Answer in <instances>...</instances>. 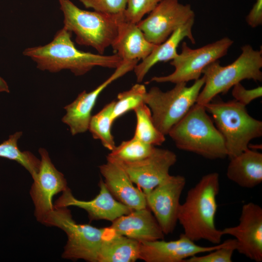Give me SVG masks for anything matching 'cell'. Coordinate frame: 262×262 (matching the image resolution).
Segmentation results:
<instances>
[{
    "instance_id": "cell-1",
    "label": "cell",
    "mask_w": 262,
    "mask_h": 262,
    "mask_svg": "<svg viewBox=\"0 0 262 262\" xmlns=\"http://www.w3.org/2000/svg\"><path fill=\"white\" fill-rule=\"evenodd\" d=\"M219 190V174L208 173L188 190L185 201L180 204L178 222L184 234L192 241L204 240L213 245L221 243L224 235L215 224Z\"/></svg>"
},
{
    "instance_id": "cell-2",
    "label": "cell",
    "mask_w": 262,
    "mask_h": 262,
    "mask_svg": "<svg viewBox=\"0 0 262 262\" xmlns=\"http://www.w3.org/2000/svg\"><path fill=\"white\" fill-rule=\"evenodd\" d=\"M71 36L72 33L63 27L49 43L27 48L23 54L35 62L40 70L57 72L69 69L76 76L84 75L95 66L116 68L122 62L115 53L103 55L78 49Z\"/></svg>"
},
{
    "instance_id": "cell-3",
    "label": "cell",
    "mask_w": 262,
    "mask_h": 262,
    "mask_svg": "<svg viewBox=\"0 0 262 262\" xmlns=\"http://www.w3.org/2000/svg\"><path fill=\"white\" fill-rule=\"evenodd\" d=\"M168 135L176 147L210 160L227 157L225 142L203 105L196 103Z\"/></svg>"
},
{
    "instance_id": "cell-4",
    "label": "cell",
    "mask_w": 262,
    "mask_h": 262,
    "mask_svg": "<svg viewBox=\"0 0 262 262\" xmlns=\"http://www.w3.org/2000/svg\"><path fill=\"white\" fill-rule=\"evenodd\" d=\"M224 137L230 159L249 148L250 142L262 136V122L252 117L236 100L211 101L203 105Z\"/></svg>"
},
{
    "instance_id": "cell-5",
    "label": "cell",
    "mask_w": 262,
    "mask_h": 262,
    "mask_svg": "<svg viewBox=\"0 0 262 262\" xmlns=\"http://www.w3.org/2000/svg\"><path fill=\"white\" fill-rule=\"evenodd\" d=\"M242 52L232 63L222 66L219 60L207 66L202 70L204 84L196 103L204 105L219 94H225L244 80L262 81V50L253 49L248 44L241 48Z\"/></svg>"
},
{
    "instance_id": "cell-6",
    "label": "cell",
    "mask_w": 262,
    "mask_h": 262,
    "mask_svg": "<svg viewBox=\"0 0 262 262\" xmlns=\"http://www.w3.org/2000/svg\"><path fill=\"white\" fill-rule=\"evenodd\" d=\"M64 15V28L75 34L80 45L93 48L102 54L115 40L124 13L111 15L78 8L70 0H58Z\"/></svg>"
},
{
    "instance_id": "cell-7",
    "label": "cell",
    "mask_w": 262,
    "mask_h": 262,
    "mask_svg": "<svg viewBox=\"0 0 262 262\" xmlns=\"http://www.w3.org/2000/svg\"><path fill=\"white\" fill-rule=\"evenodd\" d=\"M42 223L66 232L67 241L62 257L71 260L98 262L103 243L112 231L109 227L98 228L77 223L67 207H54Z\"/></svg>"
},
{
    "instance_id": "cell-8",
    "label": "cell",
    "mask_w": 262,
    "mask_h": 262,
    "mask_svg": "<svg viewBox=\"0 0 262 262\" xmlns=\"http://www.w3.org/2000/svg\"><path fill=\"white\" fill-rule=\"evenodd\" d=\"M204 84L203 76L190 86H187L186 82H180L165 92L157 86L147 92L144 102L150 109L154 124L161 132L168 135L172 128L196 103Z\"/></svg>"
},
{
    "instance_id": "cell-9",
    "label": "cell",
    "mask_w": 262,
    "mask_h": 262,
    "mask_svg": "<svg viewBox=\"0 0 262 262\" xmlns=\"http://www.w3.org/2000/svg\"><path fill=\"white\" fill-rule=\"evenodd\" d=\"M233 41L228 37L197 49H191L185 42L181 46V52L170 62L175 67L171 74L154 76L150 82L158 83L186 82L200 78L203 69L210 63L226 55Z\"/></svg>"
},
{
    "instance_id": "cell-10",
    "label": "cell",
    "mask_w": 262,
    "mask_h": 262,
    "mask_svg": "<svg viewBox=\"0 0 262 262\" xmlns=\"http://www.w3.org/2000/svg\"><path fill=\"white\" fill-rule=\"evenodd\" d=\"M149 14L137 25L147 41L156 45L164 42L178 28L195 17L191 5L182 4L179 0H162Z\"/></svg>"
},
{
    "instance_id": "cell-11",
    "label": "cell",
    "mask_w": 262,
    "mask_h": 262,
    "mask_svg": "<svg viewBox=\"0 0 262 262\" xmlns=\"http://www.w3.org/2000/svg\"><path fill=\"white\" fill-rule=\"evenodd\" d=\"M186 183L181 175H169L146 195L147 207L164 234L173 232L178 222L180 197Z\"/></svg>"
},
{
    "instance_id": "cell-12",
    "label": "cell",
    "mask_w": 262,
    "mask_h": 262,
    "mask_svg": "<svg viewBox=\"0 0 262 262\" xmlns=\"http://www.w3.org/2000/svg\"><path fill=\"white\" fill-rule=\"evenodd\" d=\"M39 152L41 156L40 166L37 173L32 177L33 182L30 194L35 206L36 219L43 223L54 208L53 196L68 187L64 175L55 167L47 150L41 148Z\"/></svg>"
},
{
    "instance_id": "cell-13",
    "label": "cell",
    "mask_w": 262,
    "mask_h": 262,
    "mask_svg": "<svg viewBox=\"0 0 262 262\" xmlns=\"http://www.w3.org/2000/svg\"><path fill=\"white\" fill-rule=\"evenodd\" d=\"M234 237L236 250L256 262L262 261V208L250 202L243 205L239 224L222 230Z\"/></svg>"
},
{
    "instance_id": "cell-14",
    "label": "cell",
    "mask_w": 262,
    "mask_h": 262,
    "mask_svg": "<svg viewBox=\"0 0 262 262\" xmlns=\"http://www.w3.org/2000/svg\"><path fill=\"white\" fill-rule=\"evenodd\" d=\"M176 162L177 156L172 151L155 147L149 155L142 160L116 162L146 195L170 175L169 169Z\"/></svg>"
},
{
    "instance_id": "cell-15",
    "label": "cell",
    "mask_w": 262,
    "mask_h": 262,
    "mask_svg": "<svg viewBox=\"0 0 262 262\" xmlns=\"http://www.w3.org/2000/svg\"><path fill=\"white\" fill-rule=\"evenodd\" d=\"M137 61L123 60L114 73L93 90L82 91L71 103L64 107L66 114L62 121L68 125L72 135L88 131L92 112L98 96L111 83L133 70Z\"/></svg>"
},
{
    "instance_id": "cell-16",
    "label": "cell",
    "mask_w": 262,
    "mask_h": 262,
    "mask_svg": "<svg viewBox=\"0 0 262 262\" xmlns=\"http://www.w3.org/2000/svg\"><path fill=\"white\" fill-rule=\"evenodd\" d=\"M224 244V242L210 246H200L183 233L175 240L160 239L140 243L139 260L146 262H184L189 258L210 252Z\"/></svg>"
},
{
    "instance_id": "cell-17",
    "label": "cell",
    "mask_w": 262,
    "mask_h": 262,
    "mask_svg": "<svg viewBox=\"0 0 262 262\" xmlns=\"http://www.w3.org/2000/svg\"><path fill=\"white\" fill-rule=\"evenodd\" d=\"M99 192L93 199L81 200L75 198L69 188L56 201L55 207L75 206L86 211L90 221L106 220L114 221L119 217L129 213L132 210L117 200L107 188L104 180L99 182Z\"/></svg>"
},
{
    "instance_id": "cell-18",
    "label": "cell",
    "mask_w": 262,
    "mask_h": 262,
    "mask_svg": "<svg viewBox=\"0 0 262 262\" xmlns=\"http://www.w3.org/2000/svg\"><path fill=\"white\" fill-rule=\"evenodd\" d=\"M99 169L107 188L117 200L132 210L147 207L145 194L133 185L120 164L107 160Z\"/></svg>"
},
{
    "instance_id": "cell-19",
    "label": "cell",
    "mask_w": 262,
    "mask_h": 262,
    "mask_svg": "<svg viewBox=\"0 0 262 262\" xmlns=\"http://www.w3.org/2000/svg\"><path fill=\"white\" fill-rule=\"evenodd\" d=\"M109 227L116 233L140 243L164 239L165 235L148 207L119 217Z\"/></svg>"
},
{
    "instance_id": "cell-20",
    "label": "cell",
    "mask_w": 262,
    "mask_h": 262,
    "mask_svg": "<svg viewBox=\"0 0 262 262\" xmlns=\"http://www.w3.org/2000/svg\"><path fill=\"white\" fill-rule=\"evenodd\" d=\"M156 46L149 42L137 24L126 21L125 17L118 25L116 37L111 45L123 60L145 59Z\"/></svg>"
},
{
    "instance_id": "cell-21",
    "label": "cell",
    "mask_w": 262,
    "mask_h": 262,
    "mask_svg": "<svg viewBox=\"0 0 262 262\" xmlns=\"http://www.w3.org/2000/svg\"><path fill=\"white\" fill-rule=\"evenodd\" d=\"M195 17L192 18L175 30L161 44L156 45L152 52L134 67L137 82H141L149 70L157 63L174 59L178 54L177 49L181 41L188 38L192 43L196 41L192 34Z\"/></svg>"
},
{
    "instance_id": "cell-22",
    "label": "cell",
    "mask_w": 262,
    "mask_h": 262,
    "mask_svg": "<svg viewBox=\"0 0 262 262\" xmlns=\"http://www.w3.org/2000/svg\"><path fill=\"white\" fill-rule=\"evenodd\" d=\"M229 160L227 169L229 180L246 188H252L262 183V153L248 148Z\"/></svg>"
},
{
    "instance_id": "cell-23",
    "label": "cell",
    "mask_w": 262,
    "mask_h": 262,
    "mask_svg": "<svg viewBox=\"0 0 262 262\" xmlns=\"http://www.w3.org/2000/svg\"><path fill=\"white\" fill-rule=\"evenodd\" d=\"M140 245L139 242L112 229L103 243L98 262H134L139 260Z\"/></svg>"
},
{
    "instance_id": "cell-24",
    "label": "cell",
    "mask_w": 262,
    "mask_h": 262,
    "mask_svg": "<svg viewBox=\"0 0 262 262\" xmlns=\"http://www.w3.org/2000/svg\"><path fill=\"white\" fill-rule=\"evenodd\" d=\"M115 100L107 104L96 115H92L88 129L95 139L100 141L103 146L112 150L115 147L111 129L114 123L112 112Z\"/></svg>"
},
{
    "instance_id": "cell-25",
    "label": "cell",
    "mask_w": 262,
    "mask_h": 262,
    "mask_svg": "<svg viewBox=\"0 0 262 262\" xmlns=\"http://www.w3.org/2000/svg\"><path fill=\"white\" fill-rule=\"evenodd\" d=\"M134 112L136 125L133 137L154 146L162 145L165 140V135L154 124L149 107L143 103L134 109Z\"/></svg>"
},
{
    "instance_id": "cell-26",
    "label": "cell",
    "mask_w": 262,
    "mask_h": 262,
    "mask_svg": "<svg viewBox=\"0 0 262 262\" xmlns=\"http://www.w3.org/2000/svg\"><path fill=\"white\" fill-rule=\"evenodd\" d=\"M22 134L21 131L16 132L0 144V157L16 161L33 176L39 170L40 160L30 152L21 151L19 149L17 142Z\"/></svg>"
},
{
    "instance_id": "cell-27",
    "label": "cell",
    "mask_w": 262,
    "mask_h": 262,
    "mask_svg": "<svg viewBox=\"0 0 262 262\" xmlns=\"http://www.w3.org/2000/svg\"><path fill=\"white\" fill-rule=\"evenodd\" d=\"M155 147L133 136L115 146L108 154L107 160L118 162L137 161L149 155Z\"/></svg>"
},
{
    "instance_id": "cell-28",
    "label": "cell",
    "mask_w": 262,
    "mask_h": 262,
    "mask_svg": "<svg viewBox=\"0 0 262 262\" xmlns=\"http://www.w3.org/2000/svg\"><path fill=\"white\" fill-rule=\"evenodd\" d=\"M147 91L144 84L137 83L130 89L119 93L115 100L112 118L114 122L131 110L145 103L144 98Z\"/></svg>"
},
{
    "instance_id": "cell-29",
    "label": "cell",
    "mask_w": 262,
    "mask_h": 262,
    "mask_svg": "<svg viewBox=\"0 0 262 262\" xmlns=\"http://www.w3.org/2000/svg\"><path fill=\"white\" fill-rule=\"evenodd\" d=\"M221 247L213 250L203 256L195 255L185 260L184 262H231L233 252L236 250L235 239L225 240Z\"/></svg>"
},
{
    "instance_id": "cell-30",
    "label": "cell",
    "mask_w": 262,
    "mask_h": 262,
    "mask_svg": "<svg viewBox=\"0 0 262 262\" xmlns=\"http://www.w3.org/2000/svg\"><path fill=\"white\" fill-rule=\"evenodd\" d=\"M162 0H128L124 12L126 21L138 23L150 13Z\"/></svg>"
},
{
    "instance_id": "cell-31",
    "label": "cell",
    "mask_w": 262,
    "mask_h": 262,
    "mask_svg": "<svg viewBox=\"0 0 262 262\" xmlns=\"http://www.w3.org/2000/svg\"><path fill=\"white\" fill-rule=\"evenodd\" d=\"M86 8L95 11L117 15L124 13L128 0H79Z\"/></svg>"
},
{
    "instance_id": "cell-32",
    "label": "cell",
    "mask_w": 262,
    "mask_h": 262,
    "mask_svg": "<svg viewBox=\"0 0 262 262\" xmlns=\"http://www.w3.org/2000/svg\"><path fill=\"white\" fill-rule=\"evenodd\" d=\"M232 87L231 93L234 99L245 106L262 96V86L246 89L239 82Z\"/></svg>"
},
{
    "instance_id": "cell-33",
    "label": "cell",
    "mask_w": 262,
    "mask_h": 262,
    "mask_svg": "<svg viewBox=\"0 0 262 262\" xmlns=\"http://www.w3.org/2000/svg\"><path fill=\"white\" fill-rule=\"evenodd\" d=\"M246 19L251 28H256L262 24V0H256Z\"/></svg>"
},
{
    "instance_id": "cell-34",
    "label": "cell",
    "mask_w": 262,
    "mask_h": 262,
    "mask_svg": "<svg viewBox=\"0 0 262 262\" xmlns=\"http://www.w3.org/2000/svg\"><path fill=\"white\" fill-rule=\"evenodd\" d=\"M0 92L9 93V86L6 82L0 77Z\"/></svg>"
}]
</instances>
